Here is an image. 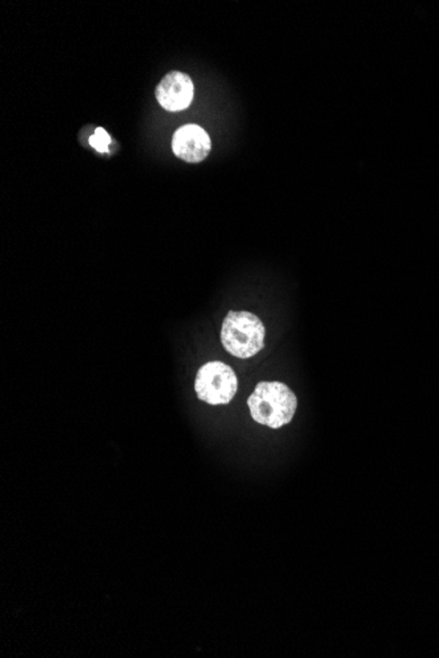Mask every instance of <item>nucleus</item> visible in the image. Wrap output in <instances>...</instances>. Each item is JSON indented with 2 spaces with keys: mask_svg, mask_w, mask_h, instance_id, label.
<instances>
[{
  "mask_svg": "<svg viewBox=\"0 0 439 658\" xmlns=\"http://www.w3.org/2000/svg\"><path fill=\"white\" fill-rule=\"evenodd\" d=\"M248 406L254 421L272 428H280L294 418L297 398L286 384L261 381L248 397Z\"/></svg>",
  "mask_w": 439,
  "mask_h": 658,
  "instance_id": "1",
  "label": "nucleus"
},
{
  "mask_svg": "<svg viewBox=\"0 0 439 658\" xmlns=\"http://www.w3.org/2000/svg\"><path fill=\"white\" fill-rule=\"evenodd\" d=\"M266 329L250 312H229L223 322L221 342L231 355L250 359L264 347Z\"/></svg>",
  "mask_w": 439,
  "mask_h": 658,
  "instance_id": "2",
  "label": "nucleus"
},
{
  "mask_svg": "<svg viewBox=\"0 0 439 658\" xmlns=\"http://www.w3.org/2000/svg\"><path fill=\"white\" fill-rule=\"evenodd\" d=\"M239 389L236 372L223 361H208L198 370L195 392L199 400L209 405H226Z\"/></svg>",
  "mask_w": 439,
  "mask_h": 658,
  "instance_id": "3",
  "label": "nucleus"
},
{
  "mask_svg": "<svg viewBox=\"0 0 439 658\" xmlns=\"http://www.w3.org/2000/svg\"><path fill=\"white\" fill-rule=\"evenodd\" d=\"M156 96L166 110L178 112L186 110L193 99L192 80L181 71H171L157 85Z\"/></svg>",
  "mask_w": 439,
  "mask_h": 658,
  "instance_id": "4",
  "label": "nucleus"
},
{
  "mask_svg": "<svg viewBox=\"0 0 439 658\" xmlns=\"http://www.w3.org/2000/svg\"><path fill=\"white\" fill-rule=\"evenodd\" d=\"M171 146L178 158L189 163H199L208 157L211 151V138L203 128L190 124L174 133Z\"/></svg>",
  "mask_w": 439,
  "mask_h": 658,
  "instance_id": "5",
  "label": "nucleus"
},
{
  "mask_svg": "<svg viewBox=\"0 0 439 658\" xmlns=\"http://www.w3.org/2000/svg\"><path fill=\"white\" fill-rule=\"evenodd\" d=\"M110 143V137L109 133L104 131L103 128H98L95 131V134L90 137V145L93 149L99 151V153H107L109 151V146Z\"/></svg>",
  "mask_w": 439,
  "mask_h": 658,
  "instance_id": "6",
  "label": "nucleus"
}]
</instances>
